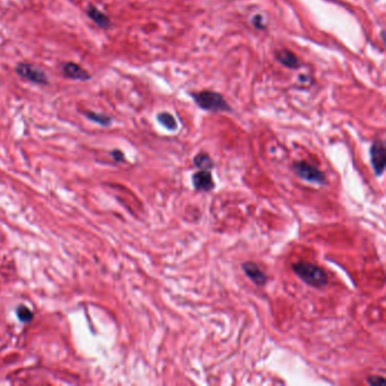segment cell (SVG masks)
<instances>
[{"label": "cell", "instance_id": "1", "mask_svg": "<svg viewBox=\"0 0 386 386\" xmlns=\"http://www.w3.org/2000/svg\"><path fill=\"white\" fill-rule=\"evenodd\" d=\"M292 271L300 280L314 288H323L329 282L328 274L324 269L314 263L302 261L292 264Z\"/></svg>", "mask_w": 386, "mask_h": 386}, {"label": "cell", "instance_id": "2", "mask_svg": "<svg viewBox=\"0 0 386 386\" xmlns=\"http://www.w3.org/2000/svg\"><path fill=\"white\" fill-rule=\"evenodd\" d=\"M192 100L201 109L206 111H231V106L228 104L226 99L213 91H201V92L190 93Z\"/></svg>", "mask_w": 386, "mask_h": 386}, {"label": "cell", "instance_id": "3", "mask_svg": "<svg viewBox=\"0 0 386 386\" xmlns=\"http://www.w3.org/2000/svg\"><path fill=\"white\" fill-rule=\"evenodd\" d=\"M292 169L300 178L308 182L316 185H325L326 176L314 164L307 162V161H297L292 164Z\"/></svg>", "mask_w": 386, "mask_h": 386}, {"label": "cell", "instance_id": "4", "mask_svg": "<svg viewBox=\"0 0 386 386\" xmlns=\"http://www.w3.org/2000/svg\"><path fill=\"white\" fill-rule=\"evenodd\" d=\"M16 74L24 79H28L32 83L46 85L48 84V77L46 73L40 67H37L30 62H18L15 68Z\"/></svg>", "mask_w": 386, "mask_h": 386}, {"label": "cell", "instance_id": "5", "mask_svg": "<svg viewBox=\"0 0 386 386\" xmlns=\"http://www.w3.org/2000/svg\"><path fill=\"white\" fill-rule=\"evenodd\" d=\"M369 155H371V163L373 165L375 175L377 177L383 176L386 163L385 143L380 141V139L375 141L372 144L371 149H369Z\"/></svg>", "mask_w": 386, "mask_h": 386}, {"label": "cell", "instance_id": "6", "mask_svg": "<svg viewBox=\"0 0 386 386\" xmlns=\"http://www.w3.org/2000/svg\"><path fill=\"white\" fill-rule=\"evenodd\" d=\"M61 72L67 78L74 80H83L84 82V80H89L91 78V74L87 69L73 61L61 63Z\"/></svg>", "mask_w": 386, "mask_h": 386}, {"label": "cell", "instance_id": "7", "mask_svg": "<svg viewBox=\"0 0 386 386\" xmlns=\"http://www.w3.org/2000/svg\"><path fill=\"white\" fill-rule=\"evenodd\" d=\"M192 186L197 190L210 191L214 188V181L212 179V175L208 170H201L198 173L192 175Z\"/></svg>", "mask_w": 386, "mask_h": 386}, {"label": "cell", "instance_id": "8", "mask_svg": "<svg viewBox=\"0 0 386 386\" xmlns=\"http://www.w3.org/2000/svg\"><path fill=\"white\" fill-rule=\"evenodd\" d=\"M243 270L245 274L247 275L251 281H253L256 286H264L267 282V276L264 272H263L259 266H257L253 262H245L243 264Z\"/></svg>", "mask_w": 386, "mask_h": 386}, {"label": "cell", "instance_id": "9", "mask_svg": "<svg viewBox=\"0 0 386 386\" xmlns=\"http://www.w3.org/2000/svg\"><path fill=\"white\" fill-rule=\"evenodd\" d=\"M276 60L289 69H298L300 67V60L292 51L289 49L277 50L275 53Z\"/></svg>", "mask_w": 386, "mask_h": 386}, {"label": "cell", "instance_id": "10", "mask_svg": "<svg viewBox=\"0 0 386 386\" xmlns=\"http://www.w3.org/2000/svg\"><path fill=\"white\" fill-rule=\"evenodd\" d=\"M87 14L90 19H92L99 28L106 30L111 26V20L109 18V16L104 14L103 12H101V10L99 8H96L94 5H90L87 9Z\"/></svg>", "mask_w": 386, "mask_h": 386}, {"label": "cell", "instance_id": "11", "mask_svg": "<svg viewBox=\"0 0 386 386\" xmlns=\"http://www.w3.org/2000/svg\"><path fill=\"white\" fill-rule=\"evenodd\" d=\"M194 164L196 165V168L201 169V170H208L210 171L213 168V161L210 158V155L206 153H198L196 157L194 158Z\"/></svg>", "mask_w": 386, "mask_h": 386}, {"label": "cell", "instance_id": "12", "mask_svg": "<svg viewBox=\"0 0 386 386\" xmlns=\"http://www.w3.org/2000/svg\"><path fill=\"white\" fill-rule=\"evenodd\" d=\"M83 115L87 117L88 119L92 120L101 126L106 127L111 124V118L104 114H98V112L94 111H84Z\"/></svg>", "mask_w": 386, "mask_h": 386}, {"label": "cell", "instance_id": "13", "mask_svg": "<svg viewBox=\"0 0 386 386\" xmlns=\"http://www.w3.org/2000/svg\"><path fill=\"white\" fill-rule=\"evenodd\" d=\"M158 120L161 125L167 128V130L169 131H176L177 127H178V124H177L175 117L173 115L168 114V112H161V114H159Z\"/></svg>", "mask_w": 386, "mask_h": 386}, {"label": "cell", "instance_id": "14", "mask_svg": "<svg viewBox=\"0 0 386 386\" xmlns=\"http://www.w3.org/2000/svg\"><path fill=\"white\" fill-rule=\"evenodd\" d=\"M17 314H18V318L22 321H25V323H28V321L32 320V318H33V314H32L31 310L24 306H20L17 309Z\"/></svg>", "mask_w": 386, "mask_h": 386}, {"label": "cell", "instance_id": "15", "mask_svg": "<svg viewBox=\"0 0 386 386\" xmlns=\"http://www.w3.org/2000/svg\"><path fill=\"white\" fill-rule=\"evenodd\" d=\"M251 20H253V25L255 26L257 30H264L265 29L264 18H263L261 15H255Z\"/></svg>", "mask_w": 386, "mask_h": 386}, {"label": "cell", "instance_id": "16", "mask_svg": "<svg viewBox=\"0 0 386 386\" xmlns=\"http://www.w3.org/2000/svg\"><path fill=\"white\" fill-rule=\"evenodd\" d=\"M367 383L371 385H384L386 382L382 376H369L367 378Z\"/></svg>", "mask_w": 386, "mask_h": 386}, {"label": "cell", "instance_id": "17", "mask_svg": "<svg viewBox=\"0 0 386 386\" xmlns=\"http://www.w3.org/2000/svg\"><path fill=\"white\" fill-rule=\"evenodd\" d=\"M112 155H114V158L117 161H124V154H122L120 151H118V149H116V151L112 152Z\"/></svg>", "mask_w": 386, "mask_h": 386}]
</instances>
